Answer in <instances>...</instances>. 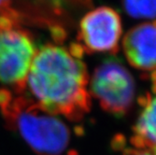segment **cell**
Instances as JSON below:
<instances>
[{"label":"cell","instance_id":"obj_12","mask_svg":"<svg viewBox=\"0 0 156 155\" xmlns=\"http://www.w3.org/2000/svg\"></svg>","mask_w":156,"mask_h":155},{"label":"cell","instance_id":"obj_3","mask_svg":"<svg viewBox=\"0 0 156 155\" xmlns=\"http://www.w3.org/2000/svg\"><path fill=\"white\" fill-rule=\"evenodd\" d=\"M91 91L104 109L114 116L127 113L135 98V81L115 57L106 59L94 71Z\"/></svg>","mask_w":156,"mask_h":155},{"label":"cell","instance_id":"obj_4","mask_svg":"<svg viewBox=\"0 0 156 155\" xmlns=\"http://www.w3.org/2000/svg\"><path fill=\"white\" fill-rule=\"evenodd\" d=\"M36 52L28 31L19 26L0 31V83L22 93Z\"/></svg>","mask_w":156,"mask_h":155},{"label":"cell","instance_id":"obj_10","mask_svg":"<svg viewBox=\"0 0 156 155\" xmlns=\"http://www.w3.org/2000/svg\"><path fill=\"white\" fill-rule=\"evenodd\" d=\"M12 3V0H0V13H2L10 8V5Z\"/></svg>","mask_w":156,"mask_h":155},{"label":"cell","instance_id":"obj_1","mask_svg":"<svg viewBox=\"0 0 156 155\" xmlns=\"http://www.w3.org/2000/svg\"><path fill=\"white\" fill-rule=\"evenodd\" d=\"M80 46H42L35 54L22 93L52 115L77 121L88 112V74Z\"/></svg>","mask_w":156,"mask_h":155},{"label":"cell","instance_id":"obj_2","mask_svg":"<svg viewBox=\"0 0 156 155\" xmlns=\"http://www.w3.org/2000/svg\"><path fill=\"white\" fill-rule=\"evenodd\" d=\"M0 109L8 127L18 133L35 152L56 155L67 148L70 133L66 124L25 94L0 89Z\"/></svg>","mask_w":156,"mask_h":155},{"label":"cell","instance_id":"obj_11","mask_svg":"<svg viewBox=\"0 0 156 155\" xmlns=\"http://www.w3.org/2000/svg\"><path fill=\"white\" fill-rule=\"evenodd\" d=\"M152 82H153L154 90H155V92H156V72L153 73V75H152Z\"/></svg>","mask_w":156,"mask_h":155},{"label":"cell","instance_id":"obj_9","mask_svg":"<svg viewBox=\"0 0 156 155\" xmlns=\"http://www.w3.org/2000/svg\"><path fill=\"white\" fill-rule=\"evenodd\" d=\"M123 155H156V150L151 149L136 148L126 150Z\"/></svg>","mask_w":156,"mask_h":155},{"label":"cell","instance_id":"obj_7","mask_svg":"<svg viewBox=\"0 0 156 155\" xmlns=\"http://www.w3.org/2000/svg\"><path fill=\"white\" fill-rule=\"evenodd\" d=\"M136 148L156 150V94L150 96L135 126Z\"/></svg>","mask_w":156,"mask_h":155},{"label":"cell","instance_id":"obj_6","mask_svg":"<svg viewBox=\"0 0 156 155\" xmlns=\"http://www.w3.org/2000/svg\"><path fill=\"white\" fill-rule=\"evenodd\" d=\"M122 46L127 60L134 67L156 69V21L133 27L124 36Z\"/></svg>","mask_w":156,"mask_h":155},{"label":"cell","instance_id":"obj_8","mask_svg":"<svg viewBox=\"0 0 156 155\" xmlns=\"http://www.w3.org/2000/svg\"><path fill=\"white\" fill-rule=\"evenodd\" d=\"M123 5L126 12L133 18H156V0H123Z\"/></svg>","mask_w":156,"mask_h":155},{"label":"cell","instance_id":"obj_5","mask_svg":"<svg viewBox=\"0 0 156 155\" xmlns=\"http://www.w3.org/2000/svg\"><path fill=\"white\" fill-rule=\"evenodd\" d=\"M122 34L119 13L109 7H99L86 13L80 23V37L91 51H114Z\"/></svg>","mask_w":156,"mask_h":155}]
</instances>
